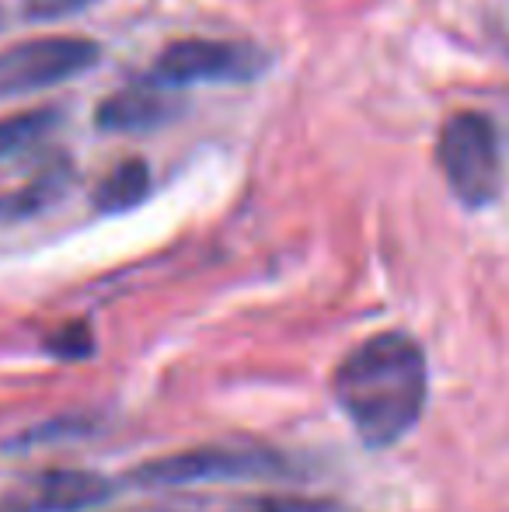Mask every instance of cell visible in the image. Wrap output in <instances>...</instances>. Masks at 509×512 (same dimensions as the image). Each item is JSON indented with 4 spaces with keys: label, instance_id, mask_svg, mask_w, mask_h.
Instances as JSON below:
<instances>
[{
    "label": "cell",
    "instance_id": "1",
    "mask_svg": "<svg viewBox=\"0 0 509 512\" xmlns=\"http://www.w3.org/2000/svg\"><path fill=\"white\" fill-rule=\"evenodd\" d=\"M332 387L363 443L384 450L408 436L426 408V356L401 331H381L342 359Z\"/></svg>",
    "mask_w": 509,
    "mask_h": 512
},
{
    "label": "cell",
    "instance_id": "2",
    "mask_svg": "<svg viewBox=\"0 0 509 512\" xmlns=\"http://www.w3.org/2000/svg\"><path fill=\"white\" fill-rule=\"evenodd\" d=\"M436 164L450 192L468 209L496 203L506 178L496 122L471 108L447 115V122L440 126V140H436Z\"/></svg>",
    "mask_w": 509,
    "mask_h": 512
},
{
    "label": "cell",
    "instance_id": "3",
    "mask_svg": "<svg viewBox=\"0 0 509 512\" xmlns=\"http://www.w3.org/2000/svg\"><path fill=\"white\" fill-rule=\"evenodd\" d=\"M272 67V56L255 42L178 39L147 70L143 84L157 91L192 88V84H245Z\"/></svg>",
    "mask_w": 509,
    "mask_h": 512
},
{
    "label": "cell",
    "instance_id": "4",
    "mask_svg": "<svg viewBox=\"0 0 509 512\" xmlns=\"http://www.w3.org/2000/svg\"><path fill=\"white\" fill-rule=\"evenodd\" d=\"M102 60V46L77 35H46V39L14 42L0 49V98L32 95L70 77H81Z\"/></svg>",
    "mask_w": 509,
    "mask_h": 512
},
{
    "label": "cell",
    "instance_id": "5",
    "mask_svg": "<svg viewBox=\"0 0 509 512\" xmlns=\"http://www.w3.org/2000/svg\"><path fill=\"white\" fill-rule=\"evenodd\" d=\"M286 464L269 450H238V446H199L157 457L133 471L136 485H213V481L279 478Z\"/></svg>",
    "mask_w": 509,
    "mask_h": 512
},
{
    "label": "cell",
    "instance_id": "6",
    "mask_svg": "<svg viewBox=\"0 0 509 512\" xmlns=\"http://www.w3.org/2000/svg\"><path fill=\"white\" fill-rule=\"evenodd\" d=\"M112 495V481L95 471H46L35 481H28L21 492L7 495L0 502V512H84L102 506Z\"/></svg>",
    "mask_w": 509,
    "mask_h": 512
},
{
    "label": "cell",
    "instance_id": "7",
    "mask_svg": "<svg viewBox=\"0 0 509 512\" xmlns=\"http://www.w3.org/2000/svg\"><path fill=\"white\" fill-rule=\"evenodd\" d=\"M175 115L178 105L168 98V91H157L150 84H136V88L116 91V95L105 98L95 112V122L105 133H147V129L164 126Z\"/></svg>",
    "mask_w": 509,
    "mask_h": 512
},
{
    "label": "cell",
    "instance_id": "8",
    "mask_svg": "<svg viewBox=\"0 0 509 512\" xmlns=\"http://www.w3.org/2000/svg\"><path fill=\"white\" fill-rule=\"evenodd\" d=\"M74 182V168L70 161H53L39 171V175L28 178L21 189L0 196V223H14V220H28V216H39L42 209H49L53 203H60L63 192Z\"/></svg>",
    "mask_w": 509,
    "mask_h": 512
},
{
    "label": "cell",
    "instance_id": "9",
    "mask_svg": "<svg viewBox=\"0 0 509 512\" xmlns=\"http://www.w3.org/2000/svg\"><path fill=\"white\" fill-rule=\"evenodd\" d=\"M147 192H150L147 161L126 157V161H119L116 168L98 182L91 203H95L98 213H126V209L140 206L143 199H147Z\"/></svg>",
    "mask_w": 509,
    "mask_h": 512
},
{
    "label": "cell",
    "instance_id": "10",
    "mask_svg": "<svg viewBox=\"0 0 509 512\" xmlns=\"http://www.w3.org/2000/svg\"><path fill=\"white\" fill-rule=\"evenodd\" d=\"M63 115L56 108H25V112H11L0 119V164L11 161L18 154H28L32 147H39Z\"/></svg>",
    "mask_w": 509,
    "mask_h": 512
},
{
    "label": "cell",
    "instance_id": "11",
    "mask_svg": "<svg viewBox=\"0 0 509 512\" xmlns=\"http://www.w3.org/2000/svg\"><path fill=\"white\" fill-rule=\"evenodd\" d=\"M91 4L95 0H21V11L32 21H56V18H67V14L84 11Z\"/></svg>",
    "mask_w": 509,
    "mask_h": 512
},
{
    "label": "cell",
    "instance_id": "12",
    "mask_svg": "<svg viewBox=\"0 0 509 512\" xmlns=\"http://www.w3.org/2000/svg\"><path fill=\"white\" fill-rule=\"evenodd\" d=\"M245 512H335L328 502L314 499H293V495H272V499H258Z\"/></svg>",
    "mask_w": 509,
    "mask_h": 512
},
{
    "label": "cell",
    "instance_id": "13",
    "mask_svg": "<svg viewBox=\"0 0 509 512\" xmlns=\"http://www.w3.org/2000/svg\"><path fill=\"white\" fill-rule=\"evenodd\" d=\"M49 349L60 352V356H70V359L88 356V352H91V335H88V328H84V324H70V328H63V331H60V335L49 338Z\"/></svg>",
    "mask_w": 509,
    "mask_h": 512
}]
</instances>
